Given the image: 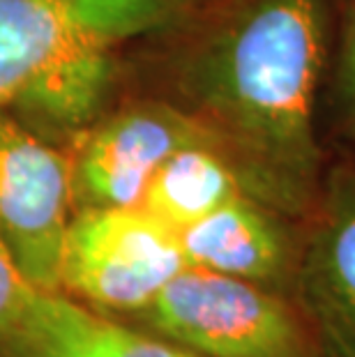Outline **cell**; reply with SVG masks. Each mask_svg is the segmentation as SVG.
Returning <instances> with one entry per match:
<instances>
[{
  "label": "cell",
  "mask_w": 355,
  "mask_h": 357,
  "mask_svg": "<svg viewBox=\"0 0 355 357\" xmlns=\"http://www.w3.org/2000/svg\"><path fill=\"white\" fill-rule=\"evenodd\" d=\"M44 293L26 279L0 238V348L26 332Z\"/></svg>",
  "instance_id": "cell-12"
},
{
  "label": "cell",
  "mask_w": 355,
  "mask_h": 357,
  "mask_svg": "<svg viewBox=\"0 0 355 357\" xmlns=\"http://www.w3.org/2000/svg\"><path fill=\"white\" fill-rule=\"evenodd\" d=\"M245 194L236 169L215 143L180 148L157 169L141 208L178 233Z\"/></svg>",
  "instance_id": "cell-11"
},
{
  "label": "cell",
  "mask_w": 355,
  "mask_h": 357,
  "mask_svg": "<svg viewBox=\"0 0 355 357\" xmlns=\"http://www.w3.org/2000/svg\"><path fill=\"white\" fill-rule=\"evenodd\" d=\"M339 106H342L346 125L355 134V3L344 33L342 65H339Z\"/></svg>",
  "instance_id": "cell-13"
},
{
  "label": "cell",
  "mask_w": 355,
  "mask_h": 357,
  "mask_svg": "<svg viewBox=\"0 0 355 357\" xmlns=\"http://www.w3.org/2000/svg\"><path fill=\"white\" fill-rule=\"evenodd\" d=\"M302 307L335 357H355V171L335 169L302 249Z\"/></svg>",
  "instance_id": "cell-6"
},
{
  "label": "cell",
  "mask_w": 355,
  "mask_h": 357,
  "mask_svg": "<svg viewBox=\"0 0 355 357\" xmlns=\"http://www.w3.org/2000/svg\"><path fill=\"white\" fill-rule=\"evenodd\" d=\"M47 3H60V0H47Z\"/></svg>",
  "instance_id": "cell-15"
},
{
  "label": "cell",
  "mask_w": 355,
  "mask_h": 357,
  "mask_svg": "<svg viewBox=\"0 0 355 357\" xmlns=\"http://www.w3.org/2000/svg\"><path fill=\"white\" fill-rule=\"evenodd\" d=\"M183 357H201V355H192V353H185L183 351Z\"/></svg>",
  "instance_id": "cell-14"
},
{
  "label": "cell",
  "mask_w": 355,
  "mask_h": 357,
  "mask_svg": "<svg viewBox=\"0 0 355 357\" xmlns=\"http://www.w3.org/2000/svg\"><path fill=\"white\" fill-rule=\"evenodd\" d=\"M74 212L70 153L0 111V238L40 291L60 293Z\"/></svg>",
  "instance_id": "cell-4"
},
{
  "label": "cell",
  "mask_w": 355,
  "mask_h": 357,
  "mask_svg": "<svg viewBox=\"0 0 355 357\" xmlns=\"http://www.w3.org/2000/svg\"><path fill=\"white\" fill-rule=\"evenodd\" d=\"M187 258L180 235L146 208H79L67 231L60 293L104 314H139Z\"/></svg>",
  "instance_id": "cell-3"
},
{
  "label": "cell",
  "mask_w": 355,
  "mask_h": 357,
  "mask_svg": "<svg viewBox=\"0 0 355 357\" xmlns=\"http://www.w3.org/2000/svg\"><path fill=\"white\" fill-rule=\"evenodd\" d=\"M284 217L240 194L178 233L187 265L254 281L277 293L289 284L298 286L302 249Z\"/></svg>",
  "instance_id": "cell-7"
},
{
  "label": "cell",
  "mask_w": 355,
  "mask_h": 357,
  "mask_svg": "<svg viewBox=\"0 0 355 357\" xmlns=\"http://www.w3.org/2000/svg\"><path fill=\"white\" fill-rule=\"evenodd\" d=\"M137 316L157 337L201 357H312V339L277 291L185 268Z\"/></svg>",
  "instance_id": "cell-2"
},
{
  "label": "cell",
  "mask_w": 355,
  "mask_h": 357,
  "mask_svg": "<svg viewBox=\"0 0 355 357\" xmlns=\"http://www.w3.org/2000/svg\"><path fill=\"white\" fill-rule=\"evenodd\" d=\"M83 47L104 44L83 33L63 5L0 0V111L10 109L42 72Z\"/></svg>",
  "instance_id": "cell-10"
},
{
  "label": "cell",
  "mask_w": 355,
  "mask_h": 357,
  "mask_svg": "<svg viewBox=\"0 0 355 357\" xmlns=\"http://www.w3.org/2000/svg\"><path fill=\"white\" fill-rule=\"evenodd\" d=\"M0 357H183V351L65 293H44L26 332L0 348Z\"/></svg>",
  "instance_id": "cell-9"
},
{
  "label": "cell",
  "mask_w": 355,
  "mask_h": 357,
  "mask_svg": "<svg viewBox=\"0 0 355 357\" xmlns=\"http://www.w3.org/2000/svg\"><path fill=\"white\" fill-rule=\"evenodd\" d=\"M118 77L116 49L83 47L42 72L5 113L51 146L70 150L111 111Z\"/></svg>",
  "instance_id": "cell-8"
},
{
  "label": "cell",
  "mask_w": 355,
  "mask_h": 357,
  "mask_svg": "<svg viewBox=\"0 0 355 357\" xmlns=\"http://www.w3.org/2000/svg\"><path fill=\"white\" fill-rule=\"evenodd\" d=\"M215 139L192 113L162 95L111 109L67 150L74 205L134 208L157 169L180 148Z\"/></svg>",
  "instance_id": "cell-5"
},
{
  "label": "cell",
  "mask_w": 355,
  "mask_h": 357,
  "mask_svg": "<svg viewBox=\"0 0 355 357\" xmlns=\"http://www.w3.org/2000/svg\"><path fill=\"white\" fill-rule=\"evenodd\" d=\"M328 28V0H226L176 28L162 72V97L208 129L243 192L286 217L323 194L314 111Z\"/></svg>",
  "instance_id": "cell-1"
}]
</instances>
